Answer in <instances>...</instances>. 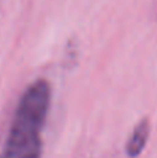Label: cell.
<instances>
[{"label":"cell","mask_w":157,"mask_h":158,"mask_svg":"<svg viewBox=\"0 0 157 158\" xmlns=\"http://www.w3.org/2000/svg\"><path fill=\"white\" fill-rule=\"evenodd\" d=\"M52 103V87L45 79L25 89L14 112L0 158H40L42 133Z\"/></svg>","instance_id":"6da1fadb"},{"label":"cell","mask_w":157,"mask_h":158,"mask_svg":"<svg viewBox=\"0 0 157 158\" xmlns=\"http://www.w3.org/2000/svg\"><path fill=\"white\" fill-rule=\"evenodd\" d=\"M150 136V122L147 118H143L135 125L125 144V153L129 158H136L142 154L147 144Z\"/></svg>","instance_id":"7a4b0ae2"}]
</instances>
